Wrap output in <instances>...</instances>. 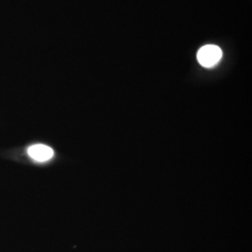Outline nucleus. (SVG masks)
Here are the masks:
<instances>
[{
	"instance_id": "nucleus-1",
	"label": "nucleus",
	"mask_w": 252,
	"mask_h": 252,
	"mask_svg": "<svg viewBox=\"0 0 252 252\" xmlns=\"http://www.w3.org/2000/svg\"><path fill=\"white\" fill-rule=\"evenodd\" d=\"M222 52L216 45H206L202 47L197 53V60L204 67H213L220 61Z\"/></svg>"
},
{
	"instance_id": "nucleus-2",
	"label": "nucleus",
	"mask_w": 252,
	"mask_h": 252,
	"mask_svg": "<svg viewBox=\"0 0 252 252\" xmlns=\"http://www.w3.org/2000/svg\"><path fill=\"white\" fill-rule=\"evenodd\" d=\"M28 154L37 162H46L54 156V151L46 145L36 144L28 149Z\"/></svg>"
}]
</instances>
